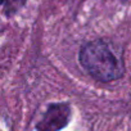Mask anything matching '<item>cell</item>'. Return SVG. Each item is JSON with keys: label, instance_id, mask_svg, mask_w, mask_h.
Returning <instances> with one entry per match:
<instances>
[{"label": "cell", "instance_id": "cell-1", "mask_svg": "<svg viewBox=\"0 0 131 131\" xmlns=\"http://www.w3.org/2000/svg\"><path fill=\"white\" fill-rule=\"evenodd\" d=\"M79 59L89 75L102 82L116 81L125 73L122 51L107 40L86 42L80 50Z\"/></svg>", "mask_w": 131, "mask_h": 131}, {"label": "cell", "instance_id": "cell-2", "mask_svg": "<svg viewBox=\"0 0 131 131\" xmlns=\"http://www.w3.org/2000/svg\"><path fill=\"white\" fill-rule=\"evenodd\" d=\"M71 117V109L67 104L55 103L48 107L46 112L36 125L37 131H59L67 126Z\"/></svg>", "mask_w": 131, "mask_h": 131}, {"label": "cell", "instance_id": "cell-3", "mask_svg": "<svg viewBox=\"0 0 131 131\" xmlns=\"http://www.w3.org/2000/svg\"><path fill=\"white\" fill-rule=\"evenodd\" d=\"M26 0H3V10L7 16H13L18 9H21Z\"/></svg>", "mask_w": 131, "mask_h": 131}]
</instances>
